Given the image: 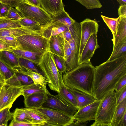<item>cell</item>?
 <instances>
[{
	"label": "cell",
	"instance_id": "6da1fadb",
	"mask_svg": "<svg viewBox=\"0 0 126 126\" xmlns=\"http://www.w3.org/2000/svg\"><path fill=\"white\" fill-rule=\"evenodd\" d=\"M126 75V56L104 62L95 67L93 93L101 100L114 91L118 81Z\"/></svg>",
	"mask_w": 126,
	"mask_h": 126
},
{
	"label": "cell",
	"instance_id": "7a4b0ae2",
	"mask_svg": "<svg viewBox=\"0 0 126 126\" xmlns=\"http://www.w3.org/2000/svg\"><path fill=\"white\" fill-rule=\"evenodd\" d=\"M95 67L90 61L79 64L62 75L64 84L68 88L93 95Z\"/></svg>",
	"mask_w": 126,
	"mask_h": 126
},
{
	"label": "cell",
	"instance_id": "3957f363",
	"mask_svg": "<svg viewBox=\"0 0 126 126\" xmlns=\"http://www.w3.org/2000/svg\"><path fill=\"white\" fill-rule=\"evenodd\" d=\"M37 65L43 73L50 89L58 93L63 80L62 75L56 66L54 54L49 51L44 53Z\"/></svg>",
	"mask_w": 126,
	"mask_h": 126
},
{
	"label": "cell",
	"instance_id": "277c9868",
	"mask_svg": "<svg viewBox=\"0 0 126 126\" xmlns=\"http://www.w3.org/2000/svg\"><path fill=\"white\" fill-rule=\"evenodd\" d=\"M17 49L43 54L49 52V39L41 34L25 35L16 37Z\"/></svg>",
	"mask_w": 126,
	"mask_h": 126
},
{
	"label": "cell",
	"instance_id": "5b68a950",
	"mask_svg": "<svg viewBox=\"0 0 126 126\" xmlns=\"http://www.w3.org/2000/svg\"><path fill=\"white\" fill-rule=\"evenodd\" d=\"M116 106L117 100L114 91L100 100L93 124H110Z\"/></svg>",
	"mask_w": 126,
	"mask_h": 126
},
{
	"label": "cell",
	"instance_id": "8992f818",
	"mask_svg": "<svg viewBox=\"0 0 126 126\" xmlns=\"http://www.w3.org/2000/svg\"><path fill=\"white\" fill-rule=\"evenodd\" d=\"M15 8L23 17L35 21L41 27L47 25L52 19V17L41 7L30 5L25 2L19 3Z\"/></svg>",
	"mask_w": 126,
	"mask_h": 126
},
{
	"label": "cell",
	"instance_id": "52a82bcc",
	"mask_svg": "<svg viewBox=\"0 0 126 126\" xmlns=\"http://www.w3.org/2000/svg\"><path fill=\"white\" fill-rule=\"evenodd\" d=\"M69 29L71 32L72 37L68 41L71 50L70 65L68 71L75 68L79 65V60L81 35L80 23L75 21L69 26Z\"/></svg>",
	"mask_w": 126,
	"mask_h": 126
},
{
	"label": "cell",
	"instance_id": "ba28073f",
	"mask_svg": "<svg viewBox=\"0 0 126 126\" xmlns=\"http://www.w3.org/2000/svg\"><path fill=\"white\" fill-rule=\"evenodd\" d=\"M47 98L42 107L55 110L73 117L78 111L77 108L68 103L58 94L53 95L48 91Z\"/></svg>",
	"mask_w": 126,
	"mask_h": 126
},
{
	"label": "cell",
	"instance_id": "9c48e42d",
	"mask_svg": "<svg viewBox=\"0 0 126 126\" xmlns=\"http://www.w3.org/2000/svg\"><path fill=\"white\" fill-rule=\"evenodd\" d=\"M37 109L49 118L45 126H69L74 121L72 117L59 111L43 107Z\"/></svg>",
	"mask_w": 126,
	"mask_h": 126
},
{
	"label": "cell",
	"instance_id": "30bf717a",
	"mask_svg": "<svg viewBox=\"0 0 126 126\" xmlns=\"http://www.w3.org/2000/svg\"><path fill=\"white\" fill-rule=\"evenodd\" d=\"M0 111L7 107L11 108L17 98L22 95V88L5 84H0Z\"/></svg>",
	"mask_w": 126,
	"mask_h": 126
},
{
	"label": "cell",
	"instance_id": "8fae6325",
	"mask_svg": "<svg viewBox=\"0 0 126 126\" xmlns=\"http://www.w3.org/2000/svg\"><path fill=\"white\" fill-rule=\"evenodd\" d=\"M81 29L79 58L90 37L93 33L97 34L99 25L94 20L87 18L80 23Z\"/></svg>",
	"mask_w": 126,
	"mask_h": 126
},
{
	"label": "cell",
	"instance_id": "7c38bea8",
	"mask_svg": "<svg viewBox=\"0 0 126 126\" xmlns=\"http://www.w3.org/2000/svg\"><path fill=\"white\" fill-rule=\"evenodd\" d=\"M100 102V100H97L78 110L72 117L74 120L83 123L88 121L95 120Z\"/></svg>",
	"mask_w": 126,
	"mask_h": 126
},
{
	"label": "cell",
	"instance_id": "4fadbf2b",
	"mask_svg": "<svg viewBox=\"0 0 126 126\" xmlns=\"http://www.w3.org/2000/svg\"><path fill=\"white\" fill-rule=\"evenodd\" d=\"M99 47L98 43L97 34H92L86 43L79 58V64L90 61V59L95 50Z\"/></svg>",
	"mask_w": 126,
	"mask_h": 126
},
{
	"label": "cell",
	"instance_id": "5bb4252c",
	"mask_svg": "<svg viewBox=\"0 0 126 126\" xmlns=\"http://www.w3.org/2000/svg\"><path fill=\"white\" fill-rule=\"evenodd\" d=\"M39 6L52 17L64 9L62 0H38Z\"/></svg>",
	"mask_w": 126,
	"mask_h": 126
},
{
	"label": "cell",
	"instance_id": "9a60e30c",
	"mask_svg": "<svg viewBox=\"0 0 126 126\" xmlns=\"http://www.w3.org/2000/svg\"><path fill=\"white\" fill-rule=\"evenodd\" d=\"M47 98L46 92L35 93L30 94L24 98L26 108H38L42 107Z\"/></svg>",
	"mask_w": 126,
	"mask_h": 126
},
{
	"label": "cell",
	"instance_id": "2e32d148",
	"mask_svg": "<svg viewBox=\"0 0 126 126\" xmlns=\"http://www.w3.org/2000/svg\"><path fill=\"white\" fill-rule=\"evenodd\" d=\"M64 43L62 33L51 36L49 39V52L64 58Z\"/></svg>",
	"mask_w": 126,
	"mask_h": 126
},
{
	"label": "cell",
	"instance_id": "e0dca14e",
	"mask_svg": "<svg viewBox=\"0 0 126 126\" xmlns=\"http://www.w3.org/2000/svg\"><path fill=\"white\" fill-rule=\"evenodd\" d=\"M12 69L15 72L21 73L29 76L35 84H40L44 88L47 92L48 91L46 88L47 82L46 79L41 74L20 66L13 67Z\"/></svg>",
	"mask_w": 126,
	"mask_h": 126
},
{
	"label": "cell",
	"instance_id": "ac0fdd59",
	"mask_svg": "<svg viewBox=\"0 0 126 126\" xmlns=\"http://www.w3.org/2000/svg\"><path fill=\"white\" fill-rule=\"evenodd\" d=\"M33 83L32 80L29 76L21 73L15 72L11 77L4 80L0 84H5L22 88L24 86Z\"/></svg>",
	"mask_w": 126,
	"mask_h": 126
},
{
	"label": "cell",
	"instance_id": "d6986e66",
	"mask_svg": "<svg viewBox=\"0 0 126 126\" xmlns=\"http://www.w3.org/2000/svg\"><path fill=\"white\" fill-rule=\"evenodd\" d=\"M30 34L42 35L40 30H36L25 27L0 30V37L10 36L16 37L24 35Z\"/></svg>",
	"mask_w": 126,
	"mask_h": 126
},
{
	"label": "cell",
	"instance_id": "ffe728a7",
	"mask_svg": "<svg viewBox=\"0 0 126 126\" xmlns=\"http://www.w3.org/2000/svg\"><path fill=\"white\" fill-rule=\"evenodd\" d=\"M119 17L115 33L112 39L113 47L126 39V16H121Z\"/></svg>",
	"mask_w": 126,
	"mask_h": 126
},
{
	"label": "cell",
	"instance_id": "44dd1931",
	"mask_svg": "<svg viewBox=\"0 0 126 126\" xmlns=\"http://www.w3.org/2000/svg\"><path fill=\"white\" fill-rule=\"evenodd\" d=\"M69 89L76 98L77 101V107L78 110L97 100L92 95L74 89Z\"/></svg>",
	"mask_w": 126,
	"mask_h": 126
},
{
	"label": "cell",
	"instance_id": "7402d4cb",
	"mask_svg": "<svg viewBox=\"0 0 126 126\" xmlns=\"http://www.w3.org/2000/svg\"><path fill=\"white\" fill-rule=\"evenodd\" d=\"M9 51L12 52L18 58L27 59L37 65L39 63L43 54L19 49L11 48Z\"/></svg>",
	"mask_w": 126,
	"mask_h": 126
},
{
	"label": "cell",
	"instance_id": "603a6c76",
	"mask_svg": "<svg viewBox=\"0 0 126 126\" xmlns=\"http://www.w3.org/2000/svg\"><path fill=\"white\" fill-rule=\"evenodd\" d=\"M52 17L51 22L46 26L41 27V29L56 24H63L69 27L75 21L70 16L64 9L57 15Z\"/></svg>",
	"mask_w": 126,
	"mask_h": 126
},
{
	"label": "cell",
	"instance_id": "cb8c5ba5",
	"mask_svg": "<svg viewBox=\"0 0 126 126\" xmlns=\"http://www.w3.org/2000/svg\"><path fill=\"white\" fill-rule=\"evenodd\" d=\"M69 27L63 24H55L41 29L40 30L42 35L49 39L51 36L67 30Z\"/></svg>",
	"mask_w": 126,
	"mask_h": 126
},
{
	"label": "cell",
	"instance_id": "d4e9b609",
	"mask_svg": "<svg viewBox=\"0 0 126 126\" xmlns=\"http://www.w3.org/2000/svg\"><path fill=\"white\" fill-rule=\"evenodd\" d=\"M0 60L12 69L19 66L18 58L12 52L9 51H0Z\"/></svg>",
	"mask_w": 126,
	"mask_h": 126
},
{
	"label": "cell",
	"instance_id": "484cf974",
	"mask_svg": "<svg viewBox=\"0 0 126 126\" xmlns=\"http://www.w3.org/2000/svg\"><path fill=\"white\" fill-rule=\"evenodd\" d=\"M58 93L65 101L77 108V100L75 96L70 91L69 88L64 84L63 81Z\"/></svg>",
	"mask_w": 126,
	"mask_h": 126
},
{
	"label": "cell",
	"instance_id": "4316f807",
	"mask_svg": "<svg viewBox=\"0 0 126 126\" xmlns=\"http://www.w3.org/2000/svg\"><path fill=\"white\" fill-rule=\"evenodd\" d=\"M126 112V98L118 105L111 121V126H117L120 120Z\"/></svg>",
	"mask_w": 126,
	"mask_h": 126
},
{
	"label": "cell",
	"instance_id": "83f0119b",
	"mask_svg": "<svg viewBox=\"0 0 126 126\" xmlns=\"http://www.w3.org/2000/svg\"><path fill=\"white\" fill-rule=\"evenodd\" d=\"M32 119L38 122H43L45 123L49 119L48 117L37 108H23Z\"/></svg>",
	"mask_w": 126,
	"mask_h": 126
},
{
	"label": "cell",
	"instance_id": "f1b7e54d",
	"mask_svg": "<svg viewBox=\"0 0 126 126\" xmlns=\"http://www.w3.org/2000/svg\"><path fill=\"white\" fill-rule=\"evenodd\" d=\"M126 56V39H125L113 47L111 55L107 61H110Z\"/></svg>",
	"mask_w": 126,
	"mask_h": 126
},
{
	"label": "cell",
	"instance_id": "f546056e",
	"mask_svg": "<svg viewBox=\"0 0 126 126\" xmlns=\"http://www.w3.org/2000/svg\"><path fill=\"white\" fill-rule=\"evenodd\" d=\"M22 95L24 98L32 94L45 91L47 92L44 88L40 84L36 85L34 83L23 86L22 88Z\"/></svg>",
	"mask_w": 126,
	"mask_h": 126
},
{
	"label": "cell",
	"instance_id": "4dcf8cb0",
	"mask_svg": "<svg viewBox=\"0 0 126 126\" xmlns=\"http://www.w3.org/2000/svg\"><path fill=\"white\" fill-rule=\"evenodd\" d=\"M13 120L16 122H27L32 120L24 108H16L13 113Z\"/></svg>",
	"mask_w": 126,
	"mask_h": 126
},
{
	"label": "cell",
	"instance_id": "1f68e13d",
	"mask_svg": "<svg viewBox=\"0 0 126 126\" xmlns=\"http://www.w3.org/2000/svg\"><path fill=\"white\" fill-rule=\"evenodd\" d=\"M21 27L19 20H12L6 17H0V30Z\"/></svg>",
	"mask_w": 126,
	"mask_h": 126
},
{
	"label": "cell",
	"instance_id": "d6a6232c",
	"mask_svg": "<svg viewBox=\"0 0 126 126\" xmlns=\"http://www.w3.org/2000/svg\"><path fill=\"white\" fill-rule=\"evenodd\" d=\"M18 61L19 66L38 72L45 77L43 73L41 70L37 68L35 65V64L31 61L26 59L20 58H18Z\"/></svg>",
	"mask_w": 126,
	"mask_h": 126
},
{
	"label": "cell",
	"instance_id": "836d02e7",
	"mask_svg": "<svg viewBox=\"0 0 126 126\" xmlns=\"http://www.w3.org/2000/svg\"><path fill=\"white\" fill-rule=\"evenodd\" d=\"M19 21L22 27L36 30H40L41 29V26L38 23L29 18L23 17Z\"/></svg>",
	"mask_w": 126,
	"mask_h": 126
},
{
	"label": "cell",
	"instance_id": "e575fe53",
	"mask_svg": "<svg viewBox=\"0 0 126 126\" xmlns=\"http://www.w3.org/2000/svg\"><path fill=\"white\" fill-rule=\"evenodd\" d=\"M10 107L6 108L0 111V126H7L8 121L13 118V113L10 111Z\"/></svg>",
	"mask_w": 126,
	"mask_h": 126
},
{
	"label": "cell",
	"instance_id": "d590c367",
	"mask_svg": "<svg viewBox=\"0 0 126 126\" xmlns=\"http://www.w3.org/2000/svg\"><path fill=\"white\" fill-rule=\"evenodd\" d=\"M88 9L100 8L102 6L99 0H75Z\"/></svg>",
	"mask_w": 126,
	"mask_h": 126
},
{
	"label": "cell",
	"instance_id": "8d00e7d4",
	"mask_svg": "<svg viewBox=\"0 0 126 126\" xmlns=\"http://www.w3.org/2000/svg\"><path fill=\"white\" fill-rule=\"evenodd\" d=\"M0 73L4 81L10 78L15 73L12 69L0 60Z\"/></svg>",
	"mask_w": 126,
	"mask_h": 126
},
{
	"label": "cell",
	"instance_id": "74e56055",
	"mask_svg": "<svg viewBox=\"0 0 126 126\" xmlns=\"http://www.w3.org/2000/svg\"><path fill=\"white\" fill-rule=\"evenodd\" d=\"M101 16L103 20L111 31L113 36L115 34L119 17H109L102 15Z\"/></svg>",
	"mask_w": 126,
	"mask_h": 126
},
{
	"label": "cell",
	"instance_id": "f35d334b",
	"mask_svg": "<svg viewBox=\"0 0 126 126\" xmlns=\"http://www.w3.org/2000/svg\"><path fill=\"white\" fill-rule=\"evenodd\" d=\"M54 55L57 68L60 73L62 75L66 72L67 65L66 61L63 57Z\"/></svg>",
	"mask_w": 126,
	"mask_h": 126
},
{
	"label": "cell",
	"instance_id": "ab89813d",
	"mask_svg": "<svg viewBox=\"0 0 126 126\" xmlns=\"http://www.w3.org/2000/svg\"><path fill=\"white\" fill-rule=\"evenodd\" d=\"M45 123L38 122L34 121L27 122H16L13 119L9 126H44Z\"/></svg>",
	"mask_w": 126,
	"mask_h": 126
},
{
	"label": "cell",
	"instance_id": "60d3db41",
	"mask_svg": "<svg viewBox=\"0 0 126 126\" xmlns=\"http://www.w3.org/2000/svg\"><path fill=\"white\" fill-rule=\"evenodd\" d=\"M71 50L67 41L65 40L64 59L65 60L67 65L66 72L69 71L70 63Z\"/></svg>",
	"mask_w": 126,
	"mask_h": 126
},
{
	"label": "cell",
	"instance_id": "b9f144b4",
	"mask_svg": "<svg viewBox=\"0 0 126 126\" xmlns=\"http://www.w3.org/2000/svg\"><path fill=\"white\" fill-rule=\"evenodd\" d=\"M0 39L8 45L11 48H18V42L16 37L10 36H4L0 37Z\"/></svg>",
	"mask_w": 126,
	"mask_h": 126
},
{
	"label": "cell",
	"instance_id": "7bdbcfd3",
	"mask_svg": "<svg viewBox=\"0 0 126 126\" xmlns=\"http://www.w3.org/2000/svg\"><path fill=\"white\" fill-rule=\"evenodd\" d=\"M23 17L21 13L16 8L11 7L6 17L12 20H19Z\"/></svg>",
	"mask_w": 126,
	"mask_h": 126
},
{
	"label": "cell",
	"instance_id": "ee69618b",
	"mask_svg": "<svg viewBox=\"0 0 126 126\" xmlns=\"http://www.w3.org/2000/svg\"><path fill=\"white\" fill-rule=\"evenodd\" d=\"M115 94L117 100V106L126 98V86L119 91L115 92Z\"/></svg>",
	"mask_w": 126,
	"mask_h": 126
},
{
	"label": "cell",
	"instance_id": "f6af8a7d",
	"mask_svg": "<svg viewBox=\"0 0 126 126\" xmlns=\"http://www.w3.org/2000/svg\"><path fill=\"white\" fill-rule=\"evenodd\" d=\"M11 7L5 4L0 3V17H6Z\"/></svg>",
	"mask_w": 126,
	"mask_h": 126
},
{
	"label": "cell",
	"instance_id": "bcb514c9",
	"mask_svg": "<svg viewBox=\"0 0 126 126\" xmlns=\"http://www.w3.org/2000/svg\"><path fill=\"white\" fill-rule=\"evenodd\" d=\"M23 2H24V0H0V3L13 8L16 7L19 3Z\"/></svg>",
	"mask_w": 126,
	"mask_h": 126
},
{
	"label": "cell",
	"instance_id": "7dc6e473",
	"mask_svg": "<svg viewBox=\"0 0 126 126\" xmlns=\"http://www.w3.org/2000/svg\"><path fill=\"white\" fill-rule=\"evenodd\" d=\"M126 86V75L122 77L118 81L115 87L114 90L117 92Z\"/></svg>",
	"mask_w": 126,
	"mask_h": 126
},
{
	"label": "cell",
	"instance_id": "c3c4849f",
	"mask_svg": "<svg viewBox=\"0 0 126 126\" xmlns=\"http://www.w3.org/2000/svg\"><path fill=\"white\" fill-rule=\"evenodd\" d=\"M64 39L68 41L71 39L72 37L71 32L69 29L67 30L62 33Z\"/></svg>",
	"mask_w": 126,
	"mask_h": 126
},
{
	"label": "cell",
	"instance_id": "681fc988",
	"mask_svg": "<svg viewBox=\"0 0 126 126\" xmlns=\"http://www.w3.org/2000/svg\"><path fill=\"white\" fill-rule=\"evenodd\" d=\"M118 10L119 16H126V4L120 5Z\"/></svg>",
	"mask_w": 126,
	"mask_h": 126
},
{
	"label": "cell",
	"instance_id": "f907efd6",
	"mask_svg": "<svg viewBox=\"0 0 126 126\" xmlns=\"http://www.w3.org/2000/svg\"><path fill=\"white\" fill-rule=\"evenodd\" d=\"M10 47L0 39V51L4 50L9 51Z\"/></svg>",
	"mask_w": 126,
	"mask_h": 126
},
{
	"label": "cell",
	"instance_id": "816d5d0a",
	"mask_svg": "<svg viewBox=\"0 0 126 126\" xmlns=\"http://www.w3.org/2000/svg\"><path fill=\"white\" fill-rule=\"evenodd\" d=\"M24 0L25 2L29 4L40 7L38 0Z\"/></svg>",
	"mask_w": 126,
	"mask_h": 126
},
{
	"label": "cell",
	"instance_id": "f5cc1de1",
	"mask_svg": "<svg viewBox=\"0 0 126 126\" xmlns=\"http://www.w3.org/2000/svg\"><path fill=\"white\" fill-rule=\"evenodd\" d=\"M117 126H126V112L120 120Z\"/></svg>",
	"mask_w": 126,
	"mask_h": 126
},
{
	"label": "cell",
	"instance_id": "db71d44e",
	"mask_svg": "<svg viewBox=\"0 0 126 126\" xmlns=\"http://www.w3.org/2000/svg\"><path fill=\"white\" fill-rule=\"evenodd\" d=\"M120 5L126 4V0H117Z\"/></svg>",
	"mask_w": 126,
	"mask_h": 126
},
{
	"label": "cell",
	"instance_id": "11a10c76",
	"mask_svg": "<svg viewBox=\"0 0 126 126\" xmlns=\"http://www.w3.org/2000/svg\"><path fill=\"white\" fill-rule=\"evenodd\" d=\"M4 81V80L0 73V84L3 83Z\"/></svg>",
	"mask_w": 126,
	"mask_h": 126
},
{
	"label": "cell",
	"instance_id": "9f6ffc18",
	"mask_svg": "<svg viewBox=\"0 0 126 126\" xmlns=\"http://www.w3.org/2000/svg\"><path fill=\"white\" fill-rule=\"evenodd\" d=\"M1 86L0 85V91L1 90Z\"/></svg>",
	"mask_w": 126,
	"mask_h": 126
}]
</instances>
